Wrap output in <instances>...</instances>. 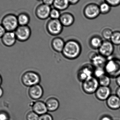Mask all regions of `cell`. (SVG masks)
Segmentation results:
<instances>
[{
  "label": "cell",
  "mask_w": 120,
  "mask_h": 120,
  "mask_svg": "<svg viewBox=\"0 0 120 120\" xmlns=\"http://www.w3.org/2000/svg\"><path fill=\"white\" fill-rule=\"evenodd\" d=\"M82 51V46L79 42L75 39H71L65 42L61 53L66 59L74 60L80 56Z\"/></svg>",
  "instance_id": "6da1fadb"
},
{
  "label": "cell",
  "mask_w": 120,
  "mask_h": 120,
  "mask_svg": "<svg viewBox=\"0 0 120 120\" xmlns=\"http://www.w3.org/2000/svg\"><path fill=\"white\" fill-rule=\"evenodd\" d=\"M41 77L37 72L29 70L23 73L21 77L22 84L25 86L30 87L38 84L41 81Z\"/></svg>",
  "instance_id": "7a4b0ae2"
},
{
  "label": "cell",
  "mask_w": 120,
  "mask_h": 120,
  "mask_svg": "<svg viewBox=\"0 0 120 120\" xmlns=\"http://www.w3.org/2000/svg\"><path fill=\"white\" fill-rule=\"evenodd\" d=\"M104 68L107 75L110 77L116 78L120 75V60L110 58L108 60Z\"/></svg>",
  "instance_id": "3957f363"
},
{
  "label": "cell",
  "mask_w": 120,
  "mask_h": 120,
  "mask_svg": "<svg viewBox=\"0 0 120 120\" xmlns=\"http://www.w3.org/2000/svg\"><path fill=\"white\" fill-rule=\"evenodd\" d=\"M1 24L6 31L14 32L19 26L17 16L12 13L4 15L1 19Z\"/></svg>",
  "instance_id": "277c9868"
},
{
  "label": "cell",
  "mask_w": 120,
  "mask_h": 120,
  "mask_svg": "<svg viewBox=\"0 0 120 120\" xmlns=\"http://www.w3.org/2000/svg\"><path fill=\"white\" fill-rule=\"evenodd\" d=\"M83 13L85 17L88 19H96L101 14L99 5L94 3L88 4L84 8Z\"/></svg>",
  "instance_id": "5b68a950"
},
{
  "label": "cell",
  "mask_w": 120,
  "mask_h": 120,
  "mask_svg": "<svg viewBox=\"0 0 120 120\" xmlns=\"http://www.w3.org/2000/svg\"><path fill=\"white\" fill-rule=\"evenodd\" d=\"M94 67L91 64H86L82 65L78 71V79L82 82L94 76Z\"/></svg>",
  "instance_id": "8992f818"
},
{
  "label": "cell",
  "mask_w": 120,
  "mask_h": 120,
  "mask_svg": "<svg viewBox=\"0 0 120 120\" xmlns=\"http://www.w3.org/2000/svg\"><path fill=\"white\" fill-rule=\"evenodd\" d=\"M99 86L98 79L94 76L85 80L82 83V90L87 94H95Z\"/></svg>",
  "instance_id": "52a82bcc"
},
{
  "label": "cell",
  "mask_w": 120,
  "mask_h": 120,
  "mask_svg": "<svg viewBox=\"0 0 120 120\" xmlns=\"http://www.w3.org/2000/svg\"><path fill=\"white\" fill-rule=\"evenodd\" d=\"M63 26L59 19H50L46 24V29L48 33L51 36H57L63 31Z\"/></svg>",
  "instance_id": "ba28073f"
},
{
  "label": "cell",
  "mask_w": 120,
  "mask_h": 120,
  "mask_svg": "<svg viewBox=\"0 0 120 120\" xmlns=\"http://www.w3.org/2000/svg\"><path fill=\"white\" fill-rule=\"evenodd\" d=\"M14 32L17 41L24 42L29 39L31 34V30L28 25L19 26Z\"/></svg>",
  "instance_id": "9c48e42d"
},
{
  "label": "cell",
  "mask_w": 120,
  "mask_h": 120,
  "mask_svg": "<svg viewBox=\"0 0 120 120\" xmlns=\"http://www.w3.org/2000/svg\"><path fill=\"white\" fill-rule=\"evenodd\" d=\"M50 6L43 3L37 6L35 10V14L38 19L45 20L50 18V12L51 10Z\"/></svg>",
  "instance_id": "30bf717a"
},
{
  "label": "cell",
  "mask_w": 120,
  "mask_h": 120,
  "mask_svg": "<svg viewBox=\"0 0 120 120\" xmlns=\"http://www.w3.org/2000/svg\"><path fill=\"white\" fill-rule=\"evenodd\" d=\"M113 45L110 41H103L101 46L98 50L99 53L107 58L110 57L114 52Z\"/></svg>",
  "instance_id": "8fae6325"
},
{
  "label": "cell",
  "mask_w": 120,
  "mask_h": 120,
  "mask_svg": "<svg viewBox=\"0 0 120 120\" xmlns=\"http://www.w3.org/2000/svg\"><path fill=\"white\" fill-rule=\"evenodd\" d=\"M89 58L91 64L94 68L104 67L108 60L106 58L94 52L90 53L89 55Z\"/></svg>",
  "instance_id": "7c38bea8"
},
{
  "label": "cell",
  "mask_w": 120,
  "mask_h": 120,
  "mask_svg": "<svg viewBox=\"0 0 120 120\" xmlns=\"http://www.w3.org/2000/svg\"><path fill=\"white\" fill-rule=\"evenodd\" d=\"M28 94L31 98L34 100H38L41 99L44 94V90L39 84L34 85L29 88Z\"/></svg>",
  "instance_id": "4fadbf2b"
},
{
  "label": "cell",
  "mask_w": 120,
  "mask_h": 120,
  "mask_svg": "<svg viewBox=\"0 0 120 120\" xmlns=\"http://www.w3.org/2000/svg\"><path fill=\"white\" fill-rule=\"evenodd\" d=\"M1 40L3 45L7 47L14 46L17 41L14 32L10 31H6Z\"/></svg>",
  "instance_id": "5bb4252c"
},
{
  "label": "cell",
  "mask_w": 120,
  "mask_h": 120,
  "mask_svg": "<svg viewBox=\"0 0 120 120\" xmlns=\"http://www.w3.org/2000/svg\"><path fill=\"white\" fill-rule=\"evenodd\" d=\"M97 99L101 101H106L111 95V90L109 87L100 86L95 93Z\"/></svg>",
  "instance_id": "9a60e30c"
},
{
  "label": "cell",
  "mask_w": 120,
  "mask_h": 120,
  "mask_svg": "<svg viewBox=\"0 0 120 120\" xmlns=\"http://www.w3.org/2000/svg\"><path fill=\"white\" fill-rule=\"evenodd\" d=\"M59 20L63 26L68 27L73 24L75 18L72 13L69 12H65L61 13Z\"/></svg>",
  "instance_id": "2e32d148"
},
{
  "label": "cell",
  "mask_w": 120,
  "mask_h": 120,
  "mask_svg": "<svg viewBox=\"0 0 120 120\" xmlns=\"http://www.w3.org/2000/svg\"><path fill=\"white\" fill-rule=\"evenodd\" d=\"M33 111L39 116L47 113L48 109L45 103L41 101H37L34 102L32 105Z\"/></svg>",
  "instance_id": "e0dca14e"
},
{
  "label": "cell",
  "mask_w": 120,
  "mask_h": 120,
  "mask_svg": "<svg viewBox=\"0 0 120 120\" xmlns=\"http://www.w3.org/2000/svg\"><path fill=\"white\" fill-rule=\"evenodd\" d=\"M108 107L113 110L120 108V98L116 94H111L106 101Z\"/></svg>",
  "instance_id": "ac0fdd59"
},
{
  "label": "cell",
  "mask_w": 120,
  "mask_h": 120,
  "mask_svg": "<svg viewBox=\"0 0 120 120\" xmlns=\"http://www.w3.org/2000/svg\"><path fill=\"white\" fill-rule=\"evenodd\" d=\"M65 42L60 37H56L51 41V45L52 49L56 52H62Z\"/></svg>",
  "instance_id": "d6986e66"
},
{
  "label": "cell",
  "mask_w": 120,
  "mask_h": 120,
  "mask_svg": "<svg viewBox=\"0 0 120 120\" xmlns=\"http://www.w3.org/2000/svg\"><path fill=\"white\" fill-rule=\"evenodd\" d=\"M48 111L54 112L58 110L60 106L59 101L55 97L49 98L45 102Z\"/></svg>",
  "instance_id": "ffe728a7"
},
{
  "label": "cell",
  "mask_w": 120,
  "mask_h": 120,
  "mask_svg": "<svg viewBox=\"0 0 120 120\" xmlns=\"http://www.w3.org/2000/svg\"><path fill=\"white\" fill-rule=\"evenodd\" d=\"M103 41L100 37L98 35H94L92 37L89 41V45L92 49L98 50L101 46Z\"/></svg>",
  "instance_id": "44dd1931"
},
{
  "label": "cell",
  "mask_w": 120,
  "mask_h": 120,
  "mask_svg": "<svg viewBox=\"0 0 120 120\" xmlns=\"http://www.w3.org/2000/svg\"><path fill=\"white\" fill-rule=\"evenodd\" d=\"M70 4L68 0H55L53 3V8L60 11L68 9Z\"/></svg>",
  "instance_id": "7402d4cb"
},
{
  "label": "cell",
  "mask_w": 120,
  "mask_h": 120,
  "mask_svg": "<svg viewBox=\"0 0 120 120\" xmlns=\"http://www.w3.org/2000/svg\"><path fill=\"white\" fill-rule=\"evenodd\" d=\"M17 17L19 26L28 25L30 22V16L27 13H21L17 16Z\"/></svg>",
  "instance_id": "603a6c76"
},
{
  "label": "cell",
  "mask_w": 120,
  "mask_h": 120,
  "mask_svg": "<svg viewBox=\"0 0 120 120\" xmlns=\"http://www.w3.org/2000/svg\"><path fill=\"white\" fill-rule=\"evenodd\" d=\"M101 14L106 15L109 13L111 10L112 7L108 3L104 1L101 2L99 5Z\"/></svg>",
  "instance_id": "cb8c5ba5"
},
{
  "label": "cell",
  "mask_w": 120,
  "mask_h": 120,
  "mask_svg": "<svg viewBox=\"0 0 120 120\" xmlns=\"http://www.w3.org/2000/svg\"><path fill=\"white\" fill-rule=\"evenodd\" d=\"M99 85L103 86L109 87L111 84V77L107 74L98 79Z\"/></svg>",
  "instance_id": "d4e9b609"
},
{
  "label": "cell",
  "mask_w": 120,
  "mask_h": 120,
  "mask_svg": "<svg viewBox=\"0 0 120 120\" xmlns=\"http://www.w3.org/2000/svg\"><path fill=\"white\" fill-rule=\"evenodd\" d=\"M111 42L114 45H120V31H116L113 32L110 40Z\"/></svg>",
  "instance_id": "484cf974"
},
{
  "label": "cell",
  "mask_w": 120,
  "mask_h": 120,
  "mask_svg": "<svg viewBox=\"0 0 120 120\" xmlns=\"http://www.w3.org/2000/svg\"><path fill=\"white\" fill-rule=\"evenodd\" d=\"M106 74L104 67L94 68V76L97 79L101 77Z\"/></svg>",
  "instance_id": "4316f807"
},
{
  "label": "cell",
  "mask_w": 120,
  "mask_h": 120,
  "mask_svg": "<svg viewBox=\"0 0 120 120\" xmlns=\"http://www.w3.org/2000/svg\"><path fill=\"white\" fill-rule=\"evenodd\" d=\"M113 31L111 29L105 28L101 32L103 38L106 41H110L112 35Z\"/></svg>",
  "instance_id": "83f0119b"
},
{
  "label": "cell",
  "mask_w": 120,
  "mask_h": 120,
  "mask_svg": "<svg viewBox=\"0 0 120 120\" xmlns=\"http://www.w3.org/2000/svg\"><path fill=\"white\" fill-rule=\"evenodd\" d=\"M61 13L60 11L53 8H51L50 14V19H59L60 17Z\"/></svg>",
  "instance_id": "f1b7e54d"
},
{
  "label": "cell",
  "mask_w": 120,
  "mask_h": 120,
  "mask_svg": "<svg viewBox=\"0 0 120 120\" xmlns=\"http://www.w3.org/2000/svg\"><path fill=\"white\" fill-rule=\"evenodd\" d=\"M39 116L34 112L31 111L29 112L26 116L27 120H38Z\"/></svg>",
  "instance_id": "f546056e"
},
{
  "label": "cell",
  "mask_w": 120,
  "mask_h": 120,
  "mask_svg": "<svg viewBox=\"0 0 120 120\" xmlns=\"http://www.w3.org/2000/svg\"><path fill=\"white\" fill-rule=\"evenodd\" d=\"M112 7H116L120 5V0H104Z\"/></svg>",
  "instance_id": "4dcf8cb0"
},
{
  "label": "cell",
  "mask_w": 120,
  "mask_h": 120,
  "mask_svg": "<svg viewBox=\"0 0 120 120\" xmlns=\"http://www.w3.org/2000/svg\"><path fill=\"white\" fill-rule=\"evenodd\" d=\"M38 120H53L52 116L48 113L39 116Z\"/></svg>",
  "instance_id": "1f68e13d"
},
{
  "label": "cell",
  "mask_w": 120,
  "mask_h": 120,
  "mask_svg": "<svg viewBox=\"0 0 120 120\" xmlns=\"http://www.w3.org/2000/svg\"><path fill=\"white\" fill-rule=\"evenodd\" d=\"M10 116L6 111H0V120H9Z\"/></svg>",
  "instance_id": "d6a6232c"
},
{
  "label": "cell",
  "mask_w": 120,
  "mask_h": 120,
  "mask_svg": "<svg viewBox=\"0 0 120 120\" xmlns=\"http://www.w3.org/2000/svg\"><path fill=\"white\" fill-rule=\"evenodd\" d=\"M6 31L1 24H0V38H1L6 32Z\"/></svg>",
  "instance_id": "836d02e7"
},
{
  "label": "cell",
  "mask_w": 120,
  "mask_h": 120,
  "mask_svg": "<svg viewBox=\"0 0 120 120\" xmlns=\"http://www.w3.org/2000/svg\"><path fill=\"white\" fill-rule=\"evenodd\" d=\"M55 0H43V3L46 4L47 5L51 6L53 5Z\"/></svg>",
  "instance_id": "e575fe53"
},
{
  "label": "cell",
  "mask_w": 120,
  "mask_h": 120,
  "mask_svg": "<svg viewBox=\"0 0 120 120\" xmlns=\"http://www.w3.org/2000/svg\"><path fill=\"white\" fill-rule=\"evenodd\" d=\"M70 5H75L77 4L80 0H68Z\"/></svg>",
  "instance_id": "d590c367"
},
{
  "label": "cell",
  "mask_w": 120,
  "mask_h": 120,
  "mask_svg": "<svg viewBox=\"0 0 120 120\" xmlns=\"http://www.w3.org/2000/svg\"><path fill=\"white\" fill-rule=\"evenodd\" d=\"M100 120H112V118L108 116H104L101 118Z\"/></svg>",
  "instance_id": "8d00e7d4"
},
{
  "label": "cell",
  "mask_w": 120,
  "mask_h": 120,
  "mask_svg": "<svg viewBox=\"0 0 120 120\" xmlns=\"http://www.w3.org/2000/svg\"><path fill=\"white\" fill-rule=\"evenodd\" d=\"M116 81L117 85H118V86L120 87V75L116 78Z\"/></svg>",
  "instance_id": "74e56055"
},
{
  "label": "cell",
  "mask_w": 120,
  "mask_h": 120,
  "mask_svg": "<svg viewBox=\"0 0 120 120\" xmlns=\"http://www.w3.org/2000/svg\"><path fill=\"white\" fill-rule=\"evenodd\" d=\"M116 95L120 98V87H118L116 90Z\"/></svg>",
  "instance_id": "f35d334b"
},
{
  "label": "cell",
  "mask_w": 120,
  "mask_h": 120,
  "mask_svg": "<svg viewBox=\"0 0 120 120\" xmlns=\"http://www.w3.org/2000/svg\"><path fill=\"white\" fill-rule=\"evenodd\" d=\"M4 94V90L3 88L0 86V98L3 96Z\"/></svg>",
  "instance_id": "ab89813d"
},
{
  "label": "cell",
  "mask_w": 120,
  "mask_h": 120,
  "mask_svg": "<svg viewBox=\"0 0 120 120\" xmlns=\"http://www.w3.org/2000/svg\"><path fill=\"white\" fill-rule=\"evenodd\" d=\"M3 78H2V76H1V75L0 74V86L2 84V83H3Z\"/></svg>",
  "instance_id": "60d3db41"
},
{
  "label": "cell",
  "mask_w": 120,
  "mask_h": 120,
  "mask_svg": "<svg viewBox=\"0 0 120 120\" xmlns=\"http://www.w3.org/2000/svg\"><path fill=\"white\" fill-rule=\"evenodd\" d=\"M36 0L38 1H43V0Z\"/></svg>",
  "instance_id": "b9f144b4"
},
{
  "label": "cell",
  "mask_w": 120,
  "mask_h": 120,
  "mask_svg": "<svg viewBox=\"0 0 120 120\" xmlns=\"http://www.w3.org/2000/svg\"></svg>",
  "instance_id": "7bdbcfd3"
}]
</instances>
